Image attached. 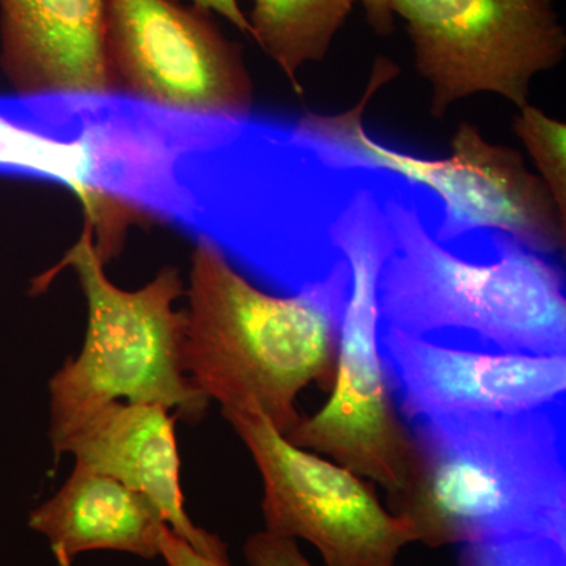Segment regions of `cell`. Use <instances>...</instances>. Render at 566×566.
Listing matches in <instances>:
<instances>
[{"label": "cell", "instance_id": "obj_1", "mask_svg": "<svg viewBox=\"0 0 566 566\" xmlns=\"http://www.w3.org/2000/svg\"><path fill=\"white\" fill-rule=\"evenodd\" d=\"M389 248L378 279L381 324L405 333L528 354H566L565 275L509 234L442 243L427 189L379 170Z\"/></svg>", "mask_w": 566, "mask_h": 566}, {"label": "cell", "instance_id": "obj_2", "mask_svg": "<svg viewBox=\"0 0 566 566\" xmlns=\"http://www.w3.org/2000/svg\"><path fill=\"white\" fill-rule=\"evenodd\" d=\"M352 271L300 293L253 285L218 249L197 243L186 308L185 368L222 411L259 412L282 434L305 387L333 389Z\"/></svg>", "mask_w": 566, "mask_h": 566}, {"label": "cell", "instance_id": "obj_3", "mask_svg": "<svg viewBox=\"0 0 566 566\" xmlns=\"http://www.w3.org/2000/svg\"><path fill=\"white\" fill-rule=\"evenodd\" d=\"M565 408L416 420L415 480L390 512L433 549L526 536L566 545Z\"/></svg>", "mask_w": 566, "mask_h": 566}, {"label": "cell", "instance_id": "obj_4", "mask_svg": "<svg viewBox=\"0 0 566 566\" xmlns=\"http://www.w3.org/2000/svg\"><path fill=\"white\" fill-rule=\"evenodd\" d=\"M104 264L84 223L61 263L32 286L33 293L43 292L69 266L87 301L84 345L50 381L52 446L118 401L177 409L188 422L202 419L210 406L186 374V314L175 308L185 294L180 271L164 266L147 285L129 292L111 282Z\"/></svg>", "mask_w": 566, "mask_h": 566}, {"label": "cell", "instance_id": "obj_5", "mask_svg": "<svg viewBox=\"0 0 566 566\" xmlns=\"http://www.w3.org/2000/svg\"><path fill=\"white\" fill-rule=\"evenodd\" d=\"M378 177V170H371L333 230L352 271L333 394L316 415L301 417L285 438L378 483L390 509L411 486L417 455L379 349L378 279L389 229Z\"/></svg>", "mask_w": 566, "mask_h": 566}, {"label": "cell", "instance_id": "obj_6", "mask_svg": "<svg viewBox=\"0 0 566 566\" xmlns=\"http://www.w3.org/2000/svg\"><path fill=\"white\" fill-rule=\"evenodd\" d=\"M398 73L390 59L378 57L354 106L338 114L305 112L297 118L307 132L348 156L353 166L382 170L427 189L436 199L428 222L442 243L499 232L547 256L564 253L566 218L545 182L531 172L520 151L486 140L474 123L457 126L452 155L442 159L395 150L367 133L368 104Z\"/></svg>", "mask_w": 566, "mask_h": 566}, {"label": "cell", "instance_id": "obj_7", "mask_svg": "<svg viewBox=\"0 0 566 566\" xmlns=\"http://www.w3.org/2000/svg\"><path fill=\"white\" fill-rule=\"evenodd\" d=\"M390 9L430 85L433 118L480 93L521 109L535 77L566 55L565 25L549 0H392Z\"/></svg>", "mask_w": 566, "mask_h": 566}, {"label": "cell", "instance_id": "obj_8", "mask_svg": "<svg viewBox=\"0 0 566 566\" xmlns=\"http://www.w3.org/2000/svg\"><path fill=\"white\" fill-rule=\"evenodd\" d=\"M222 415L262 474L268 534L305 539L326 566H397L417 543L411 521L394 515L356 472L294 446L259 412Z\"/></svg>", "mask_w": 566, "mask_h": 566}, {"label": "cell", "instance_id": "obj_9", "mask_svg": "<svg viewBox=\"0 0 566 566\" xmlns=\"http://www.w3.org/2000/svg\"><path fill=\"white\" fill-rule=\"evenodd\" d=\"M115 91L191 114L245 115L255 88L243 46L211 13L174 0H106Z\"/></svg>", "mask_w": 566, "mask_h": 566}, {"label": "cell", "instance_id": "obj_10", "mask_svg": "<svg viewBox=\"0 0 566 566\" xmlns=\"http://www.w3.org/2000/svg\"><path fill=\"white\" fill-rule=\"evenodd\" d=\"M379 349L406 423L509 416L565 405L566 354L501 352L381 324Z\"/></svg>", "mask_w": 566, "mask_h": 566}, {"label": "cell", "instance_id": "obj_11", "mask_svg": "<svg viewBox=\"0 0 566 566\" xmlns=\"http://www.w3.org/2000/svg\"><path fill=\"white\" fill-rule=\"evenodd\" d=\"M166 406L118 401L52 446L76 463L145 495L175 535L205 554L227 551L221 536L196 526L185 509L175 422Z\"/></svg>", "mask_w": 566, "mask_h": 566}, {"label": "cell", "instance_id": "obj_12", "mask_svg": "<svg viewBox=\"0 0 566 566\" xmlns=\"http://www.w3.org/2000/svg\"><path fill=\"white\" fill-rule=\"evenodd\" d=\"M0 66L17 95L117 92L106 0H0Z\"/></svg>", "mask_w": 566, "mask_h": 566}, {"label": "cell", "instance_id": "obj_13", "mask_svg": "<svg viewBox=\"0 0 566 566\" xmlns=\"http://www.w3.org/2000/svg\"><path fill=\"white\" fill-rule=\"evenodd\" d=\"M29 527L46 538L59 566L92 551L159 558L161 513L145 495L109 475L74 464L57 493L35 506Z\"/></svg>", "mask_w": 566, "mask_h": 566}, {"label": "cell", "instance_id": "obj_14", "mask_svg": "<svg viewBox=\"0 0 566 566\" xmlns=\"http://www.w3.org/2000/svg\"><path fill=\"white\" fill-rule=\"evenodd\" d=\"M356 0H252L248 17L251 39L279 66L297 95L300 71L323 62Z\"/></svg>", "mask_w": 566, "mask_h": 566}, {"label": "cell", "instance_id": "obj_15", "mask_svg": "<svg viewBox=\"0 0 566 566\" xmlns=\"http://www.w3.org/2000/svg\"><path fill=\"white\" fill-rule=\"evenodd\" d=\"M512 129L534 159L538 177L566 218V125L527 103L513 115Z\"/></svg>", "mask_w": 566, "mask_h": 566}, {"label": "cell", "instance_id": "obj_16", "mask_svg": "<svg viewBox=\"0 0 566 566\" xmlns=\"http://www.w3.org/2000/svg\"><path fill=\"white\" fill-rule=\"evenodd\" d=\"M460 566H566V545L542 536L469 543L461 546Z\"/></svg>", "mask_w": 566, "mask_h": 566}, {"label": "cell", "instance_id": "obj_17", "mask_svg": "<svg viewBox=\"0 0 566 566\" xmlns=\"http://www.w3.org/2000/svg\"><path fill=\"white\" fill-rule=\"evenodd\" d=\"M243 554L249 566H314L294 539L281 538L266 531L249 536Z\"/></svg>", "mask_w": 566, "mask_h": 566}, {"label": "cell", "instance_id": "obj_18", "mask_svg": "<svg viewBox=\"0 0 566 566\" xmlns=\"http://www.w3.org/2000/svg\"><path fill=\"white\" fill-rule=\"evenodd\" d=\"M159 558H163L167 566H232L229 551L218 554L200 553L186 539L175 535L169 527L163 532Z\"/></svg>", "mask_w": 566, "mask_h": 566}, {"label": "cell", "instance_id": "obj_19", "mask_svg": "<svg viewBox=\"0 0 566 566\" xmlns=\"http://www.w3.org/2000/svg\"><path fill=\"white\" fill-rule=\"evenodd\" d=\"M174 2H181V0H174ZM191 2L197 9L208 11V13H218L223 20L233 24L238 31L243 32L244 35H251L248 17L238 0H191Z\"/></svg>", "mask_w": 566, "mask_h": 566}, {"label": "cell", "instance_id": "obj_20", "mask_svg": "<svg viewBox=\"0 0 566 566\" xmlns=\"http://www.w3.org/2000/svg\"><path fill=\"white\" fill-rule=\"evenodd\" d=\"M363 6L368 25L374 29L376 35L389 36L395 31V17L390 2L392 0H356Z\"/></svg>", "mask_w": 566, "mask_h": 566}, {"label": "cell", "instance_id": "obj_21", "mask_svg": "<svg viewBox=\"0 0 566 566\" xmlns=\"http://www.w3.org/2000/svg\"><path fill=\"white\" fill-rule=\"evenodd\" d=\"M549 2H553V0H549Z\"/></svg>", "mask_w": 566, "mask_h": 566}]
</instances>
